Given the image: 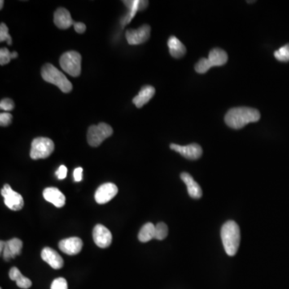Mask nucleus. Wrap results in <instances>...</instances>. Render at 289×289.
<instances>
[{"label": "nucleus", "mask_w": 289, "mask_h": 289, "mask_svg": "<svg viewBox=\"0 0 289 289\" xmlns=\"http://www.w3.org/2000/svg\"><path fill=\"white\" fill-rule=\"evenodd\" d=\"M260 119V114L255 109L249 107H236L231 109L225 116V122L234 129H242L251 122H256Z\"/></svg>", "instance_id": "obj_1"}, {"label": "nucleus", "mask_w": 289, "mask_h": 289, "mask_svg": "<svg viewBox=\"0 0 289 289\" xmlns=\"http://www.w3.org/2000/svg\"><path fill=\"white\" fill-rule=\"evenodd\" d=\"M221 238L226 253L230 256L235 255L240 244V229L238 224L229 220L224 224L221 229Z\"/></svg>", "instance_id": "obj_2"}, {"label": "nucleus", "mask_w": 289, "mask_h": 289, "mask_svg": "<svg viewBox=\"0 0 289 289\" xmlns=\"http://www.w3.org/2000/svg\"><path fill=\"white\" fill-rule=\"evenodd\" d=\"M41 76L47 82L51 83L58 87L64 93L71 92L72 85L63 72L57 69L51 63H46L41 69Z\"/></svg>", "instance_id": "obj_3"}, {"label": "nucleus", "mask_w": 289, "mask_h": 289, "mask_svg": "<svg viewBox=\"0 0 289 289\" xmlns=\"http://www.w3.org/2000/svg\"><path fill=\"white\" fill-rule=\"evenodd\" d=\"M228 57L226 52L221 49H214L209 53L208 59L202 58L195 64V71L198 73L203 74L213 66H223L228 61Z\"/></svg>", "instance_id": "obj_4"}, {"label": "nucleus", "mask_w": 289, "mask_h": 289, "mask_svg": "<svg viewBox=\"0 0 289 289\" xmlns=\"http://www.w3.org/2000/svg\"><path fill=\"white\" fill-rule=\"evenodd\" d=\"M55 149L54 142L48 137H37L32 142L30 156L33 160L45 159L53 154Z\"/></svg>", "instance_id": "obj_5"}, {"label": "nucleus", "mask_w": 289, "mask_h": 289, "mask_svg": "<svg viewBox=\"0 0 289 289\" xmlns=\"http://www.w3.org/2000/svg\"><path fill=\"white\" fill-rule=\"evenodd\" d=\"M114 133L112 127L106 123H100L97 125H91L88 130L87 139L89 145L93 147L99 146L102 142L112 135Z\"/></svg>", "instance_id": "obj_6"}, {"label": "nucleus", "mask_w": 289, "mask_h": 289, "mask_svg": "<svg viewBox=\"0 0 289 289\" xmlns=\"http://www.w3.org/2000/svg\"><path fill=\"white\" fill-rule=\"evenodd\" d=\"M62 69L70 76H78L81 72V56L75 51L63 53L59 59Z\"/></svg>", "instance_id": "obj_7"}, {"label": "nucleus", "mask_w": 289, "mask_h": 289, "mask_svg": "<svg viewBox=\"0 0 289 289\" xmlns=\"http://www.w3.org/2000/svg\"><path fill=\"white\" fill-rule=\"evenodd\" d=\"M1 194L4 199V203L6 207L11 211H19L24 205L23 197L19 193L15 192L11 189L8 184H6L1 190Z\"/></svg>", "instance_id": "obj_8"}, {"label": "nucleus", "mask_w": 289, "mask_h": 289, "mask_svg": "<svg viewBox=\"0 0 289 289\" xmlns=\"http://www.w3.org/2000/svg\"><path fill=\"white\" fill-rule=\"evenodd\" d=\"M170 147L171 150L179 153L181 156L189 160H197L200 159L203 154V149L199 144L193 143L184 146H179L177 144H171Z\"/></svg>", "instance_id": "obj_9"}, {"label": "nucleus", "mask_w": 289, "mask_h": 289, "mask_svg": "<svg viewBox=\"0 0 289 289\" xmlns=\"http://www.w3.org/2000/svg\"><path fill=\"white\" fill-rule=\"evenodd\" d=\"M150 26L144 24L138 29L127 30V41L130 45H137L146 42L150 36Z\"/></svg>", "instance_id": "obj_10"}, {"label": "nucleus", "mask_w": 289, "mask_h": 289, "mask_svg": "<svg viewBox=\"0 0 289 289\" xmlns=\"http://www.w3.org/2000/svg\"><path fill=\"white\" fill-rule=\"evenodd\" d=\"M118 192L117 186L115 184L108 182L102 184L97 188L95 193V200L99 204H105L112 200Z\"/></svg>", "instance_id": "obj_11"}, {"label": "nucleus", "mask_w": 289, "mask_h": 289, "mask_svg": "<svg viewBox=\"0 0 289 289\" xmlns=\"http://www.w3.org/2000/svg\"><path fill=\"white\" fill-rule=\"evenodd\" d=\"M93 240L96 244L101 248L110 247L112 243L113 235L108 228L102 224H97L93 229Z\"/></svg>", "instance_id": "obj_12"}, {"label": "nucleus", "mask_w": 289, "mask_h": 289, "mask_svg": "<svg viewBox=\"0 0 289 289\" xmlns=\"http://www.w3.org/2000/svg\"><path fill=\"white\" fill-rule=\"evenodd\" d=\"M83 242L78 237H71L60 241L59 248L67 255H74L80 253L82 249Z\"/></svg>", "instance_id": "obj_13"}, {"label": "nucleus", "mask_w": 289, "mask_h": 289, "mask_svg": "<svg viewBox=\"0 0 289 289\" xmlns=\"http://www.w3.org/2000/svg\"><path fill=\"white\" fill-rule=\"evenodd\" d=\"M41 258L54 269H60L63 265V260L59 253L51 247H45L41 251Z\"/></svg>", "instance_id": "obj_14"}, {"label": "nucleus", "mask_w": 289, "mask_h": 289, "mask_svg": "<svg viewBox=\"0 0 289 289\" xmlns=\"http://www.w3.org/2000/svg\"><path fill=\"white\" fill-rule=\"evenodd\" d=\"M45 200L53 203L55 207L60 208L65 204V196L63 193L56 187L46 188L43 192Z\"/></svg>", "instance_id": "obj_15"}, {"label": "nucleus", "mask_w": 289, "mask_h": 289, "mask_svg": "<svg viewBox=\"0 0 289 289\" xmlns=\"http://www.w3.org/2000/svg\"><path fill=\"white\" fill-rule=\"evenodd\" d=\"M54 23L59 29H68L74 24L69 11L63 7H59L54 13Z\"/></svg>", "instance_id": "obj_16"}, {"label": "nucleus", "mask_w": 289, "mask_h": 289, "mask_svg": "<svg viewBox=\"0 0 289 289\" xmlns=\"http://www.w3.org/2000/svg\"><path fill=\"white\" fill-rule=\"evenodd\" d=\"M181 179L183 181L184 183L186 184L189 195L192 199H200L203 195V190L198 182L194 181L192 176L190 175V173L183 172L181 173Z\"/></svg>", "instance_id": "obj_17"}, {"label": "nucleus", "mask_w": 289, "mask_h": 289, "mask_svg": "<svg viewBox=\"0 0 289 289\" xmlns=\"http://www.w3.org/2000/svg\"><path fill=\"white\" fill-rule=\"evenodd\" d=\"M155 93V89L150 85L143 86L139 93L133 99V102L137 108H142L146 103L150 102Z\"/></svg>", "instance_id": "obj_18"}, {"label": "nucleus", "mask_w": 289, "mask_h": 289, "mask_svg": "<svg viewBox=\"0 0 289 289\" xmlns=\"http://www.w3.org/2000/svg\"><path fill=\"white\" fill-rule=\"evenodd\" d=\"M170 53L172 57L177 59L183 57L186 54V47L175 36H171L168 40Z\"/></svg>", "instance_id": "obj_19"}, {"label": "nucleus", "mask_w": 289, "mask_h": 289, "mask_svg": "<svg viewBox=\"0 0 289 289\" xmlns=\"http://www.w3.org/2000/svg\"><path fill=\"white\" fill-rule=\"evenodd\" d=\"M9 277H10L11 281H15L18 287L21 288V289H28L32 286V283L31 280L27 278V277H23L20 271L15 267L11 268L10 272H9Z\"/></svg>", "instance_id": "obj_20"}, {"label": "nucleus", "mask_w": 289, "mask_h": 289, "mask_svg": "<svg viewBox=\"0 0 289 289\" xmlns=\"http://www.w3.org/2000/svg\"><path fill=\"white\" fill-rule=\"evenodd\" d=\"M155 236V226L152 223H147L142 227L138 234V238L142 243H146L154 238Z\"/></svg>", "instance_id": "obj_21"}, {"label": "nucleus", "mask_w": 289, "mask_h": 289, "mask_svg": "<svg viewBox=\"0 0 289 289\" xmlns=\"http://www.w3.org/2000/svg\"><path fill=\"white\" fill-rule=\"evenodd\" d=\"M6 246L8 247L9 251H11L13 258H15L16 255L21 253L23 242L19 238H11L10 240L6 241Z\"/></svg>", "instance_id": "obj_22"}, {"label": "nucleus", "mask_w": 289, "mask_h": 289, "mask_svg": "<svg viewBox=\"0 0 289 289\" xmlns=\"http://www.w3.org/2000/svg\"><path fill=\"white\" fill-rule=\"evenodd\" d=\"M17 57L18 53L16 52L11 53L6 48H2L0 49V64L5 65L11 61V59Z\"/></svg>", "instance_id": "obj_23"}, {"label": "nucleus", "mask_w": 289, "mask_h": 289, "mask_svg": "<svg viewBox=\"0 0 289 289\" xmlns=\"http://www.w3.org/2000/svg\"><path fill=\"white\" fill-rule=\"evenodd\" d=\"M168 234V227L164 223H159L155 226V236L154 238L163 240L164 238H167Z\"/></svg>", "instance_id": "obj_24"}, {"label": "nucleus", "mask_w": 289, "mask_h": 289, "mask_svg": "<svg viewBox=\"0 0 289 289\" xmlns=\"http://www.w3.org/2000/svg\"><path fill=\"white\" fill-rule=\"evenodd\" d=\"M274 56L279 61H289V44L281 47V49L275 52Z\"/></svg>", "instance_id": "obj_25"}, {"label": "nucleus", "mask_w": 289, "mask_h": 289, "mask_svg": "<svg viewBox=\"0 0 289 289\" xmlns=\"http://www.w3.org/2000/svg\"><path fill=\"white\" fill-rule=\"evenodd\" d=\"M0 41L3 42L6 41L8 45H12V40L11 37L8 33V28L6 27L5 23H1L0 25Z\"/></svg>", "instance_id": "obj_26"}, {"label": "nucleus", "mask_w": 289, "mask_h": 289, "mask_svg": "<svg viewBox=\"0 0 289 289\" xmlns=\"http://www.w3.org/2000/svg\"><path fill=\"white\" fill-rule=\"evenodd\" d=\"M51 289H68V283L65 279L59 277L53 281Z\"/></svg>", "instance_id": "obj_27"}, {"label": "nucleus", "mask_w": 289, "mask_h": 289, "mask_svg": "<svg viewBox=\"0 0 289 289\" xmlns=\"http://www.w3.org/2000/svg\"><path fill=\"white\" fill-rule=\"evenodd\" d=\"M12 120V115L8 113H2L0 114V125L1 126H7Z\"/></svg>", "instance_id": "obj_28"}, {"label": "nucleus", "mask_w": 289, "mask_h": 289, "mask_svg": "<svg viewBox=\"0 0 289 289\" xmlns=\"http://www.w3.org/2000/svg\"><path fill=\"white\" fill-rule=\"evenodd\" d=\"M14 102L12 100L6 98V99H2L0 102V109L5 111H11L14 109Z\"/></svg>", "instance_id": "obj_29"}, {"label": "nucleus", "mask_w": 289, "mask_h": 289, "mask_svg": "<svg viewBox=\"0 0 289 289\" xmlns=\"http://www.w3.org/2000/svg\"><path fill=\"white\" fill-rule=\"evenodd\" d=\"M67 173H68V169L65 166L61 165L60 167H59V169L57 170V172H56V175L58 177L59 179H64L66 176H67Z\"/></svg>", "instance_id": "obj_30"}, {"label": "nucleus", "mask_w": 289, "mask_h": 289, "mask_svg": "<svg viewBox=\"0 0 289 289\" xmlns=\"http://www.w3.org/2000/svg\"><path fill=\"white\" fill-rule=\"evenodd\" d=\"M74 28H75V31H76L77 33H80V34H82L84 32H85V30H86V26H85V23H76V22H74Z\"/></svg>", "instance_id": "obj_31"}, {"label": "nucleus", "mask_w": 289, "mask_h": 289, "mask_svg": "<svg viewBox=\"0 0 289 289\" xmlns=\"http://www.w3.org/2000/svg\"><path fill=\"white\" fill-rule=\"evenodd\" d=\"M82 173L83 169L81 167H78V168L74 170L73 177L75 181L78 182V181H82Z\"/></svg>", "instance_id": "obj_32"}, {"label": "nucleus", "mask_w": 289, "mask_h": 289, "mask_svg": "<svg viewBox=\"0 0 289 289\" xmlns=\"http://www.w3.org/2000/svg\"><path fill=\"white\" fill-rule=\"evenodd\" d=\"M4 247L5 242H3V241H1V247H0V251H1V253H2V251L4 250Z\"/></svg>", "instance_id": "obj_33"}, {"label": "nucleus", "mask_w": 289, "mask_h": 289, "mask_svg": "<svg viewBox=\"0 0 289 289\" xmlns=\"http://www.w3.org/2000/svg\"><path fill=\"white\" fill-rule=\"evenodd\" d=\"M3 1H1V2H0V9H2V6H3Z\"/></svg>", "instance_id": "obj_34"}]
</instances>
